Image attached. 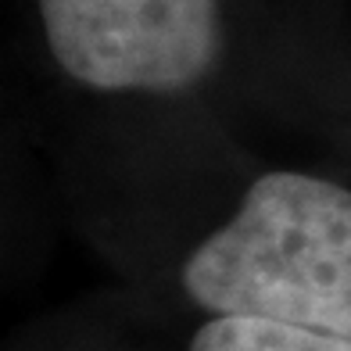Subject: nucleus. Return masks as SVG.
Returning <instances> with one entry per match:
<instances>
[{
	"label": "nucleus",
	"instance_id": "nucleus-2",
	"mask_svg": "<svg viewBox=\"0 0 351 351\" xmlns=\"http://www.w3.org/2000/svg\"><path fill=\"white\" fill-rule=\"evenodd\" d=\"M215 0H40L47 47L93 90L176 93L219 54Z\"/></svg>",
	"mask_w": 351,
	"mask_h": 351
},
{
	"label": "nucleus",
	"instance_id": "nucleus-1",
	"mask_svg": "<svg viewBox=\"0 0 351 351\" xmlns=\"http://www.w3.org/2000/svg\"><path fill=\"white\" fill-rule=\"evenodd\" d=\"M183 291L215 315L351 337V194L305 172L254 180L186 258Z\"/></svg>",
	"mask_w": 351,
	"mask_h": 351
},
{
	"label": "nucleus",
	"instance_id": "nucleus-3",
	"mask_svg": "<svg viewBox=\"0 0 351 351\" xmlns=\"http://www.w3.org/2000/svg\"><path fill=\"white\" fill-rule=\"evenodd\" d=\"M190 351H351V337L287 326L273 319L215 315L194 333Z\"/></svg>",
	"mask_w": 351,
	"mask_h": 351
}]
</instances>
